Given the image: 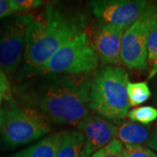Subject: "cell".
I'll return each mask as SVG.
<instances>
[{"label":"cell","instance_id":"obj_1","mask_svg":"<svg viewBox=\"0 0 157 157\" xmlns=\"http://www.w3.org/2000/svg\"><path fill=\"white\" fill-rule=\"evenodd\" d=\"M92 78L88 75H35L15 88L23 106L35 109L51 122L78 126L89 115V92Z\"/></svg>","mask_w":157,"mask_h":157},{"label":"cell","instance_id":"obj_2","mask_svg":"<svg viewBox=\"0 0 157 157\" xmlns=\"http://www.w3.org/2000/svg\"><path fill=\"white\" fill-rule=\"evenodd\" d=\"M86 12L59 2L45 5L43 13L29 24L25 46V72L33 76L57 51L79 34L87 32Z\"/></svg>","mask_w":157,"mask_h":157},{"label":"cell","instance_id":"obj_3","mask_svg":"<svg viewBox=\"0 0 157 157\" xmlns=\"http://www.w3.org/2000/svg\"><path fill=\"white\" fill-rule=\"evenodd\" d=\"M128 74L120 66H104L91 80L89 108L109 121L122 120L129 112Z\"/></svg>","mask_w":157,"mask_h":157},{"label":"cell","instance_id":"obj_4","mask_svg":"<svg viewBox=\"0 0 157 157\" xmlns=\"http://www.w3.org/2000/svg\"><path fill=\"white\" fill-rule=\"evenodd\" d=\"M51 123L39 111L10 102L0 109V138L11 148L26 145L48 135Z\"/></svg>","mask_w":157,"mask_h":157},{"label":"cell","instance_id":"obj_5","mask_svg":"<svg viewBox=\"0 0 157 157\" xmlns=\"http://www.w3.org/2000/svg\"><path fill=\"white\" fill-rule=\"evenodd\" d=\"M100 59L89 33L85 32L60 47L48 61L39 67L35 75H88L95 71Z\"/></svg>","mask_w":157,"mask_h":157},{"label":"cell","instance_id":"obj_6","mask_svg":"<svg viewBox=\"0 0 157 157\" xmlns=\"http://www.w3.org/2000/svg\"><path fill=\"white\" fill-rule=\"evenodd\" d=\"M33 17L30 13L14 14L0 25V70L6 74L15 73L21 63L26 31Z\"/></svg>","mask_w":157,"mask_h":157},{"label":"cell","instance_id":"obj_7","mask_svg":"<svg viewBox=\"0 0 157 157\" xmlns=\"http://www.w3.org/2000/svg\"><path fill=\"white\" fill-rule=\"evenodd\" d=\"M156 11V4H148L143 13L124 33L121 60L131 70L143 71L147 68V42Z\"/></svg>","mask_w":157,"mask_h":157},{"label":"cell","instance_id":"obj_8","mask_svg":"<svg viewBox=\"0 0 157 157\" xmlns=\"http://www.w3.org/2000/svg\"><path fill=\"white\" fill-rule=\"evenodd\" d=\"M98 22L128 28L145 11V0H95L88 4Z\"/></svg>","mask_w":157,"mask_h":157},{"label":"cell","instance_id":"obj_9","mask_svg":"<svg viewBox=\"0 0 157 157\" xmlns=\"http://www.w3.org/2000/svg\"><path fill=\"white\" fill-rule=\"evenodd\" d=\"M85 138L82 154L89 155L107 146L116 138L117 127L109 120L100 115H88L77 126Z\"/></svg>","mask_w":157,"mask_h":157},{"label":"cell","instance_id":"obj_10","mask_svg":"<svg viewBox=\"0 0 157 157\" xmlns=\"http://www.w3.org/2000/svg\"><path fill=\"white\" fill-rule=\"evenodd\" d=\"M127 27L99 23L93 36L100 61L104 66H120L121 42Z\"/></svg>","mask_w":157,"mask_h":157},{"label":"cell","instance_id":"obj_11","mask_svg":"<svg viewBox=\"0 0 157 157\" xmlns=\"http://www.w3.org/2000/svg\"><path fill=\"white\" fill-rule=\"evenodd\" d=\"M62 135L63 132L52 133L27 148L7 157H56Z\"/></svg>","mask_w":157,"mask_h":157},{"label":"cell","instance_id":"obj_12","mask_svg":"<svg viewBox=\"0 0 157 157\" xmlns=\"http://www.w3.org/2000/svg\"><path fill=\"white\" fill-rule=\"evenodd\" d=\"M116 127V138L124 145H141L149 139V129L145 125L123 121Z\"/></svg>","mask_w":157,"mask_h":157},{"label":"cell","instance_id":"obj_13","mask_svg":"<svg viewBox=\"0 0 157 157\" xmlns=\"http://www.w3.org/2000/svg\"><path fill=\"white\" fill-rule=\"evenodd\" d=\"M84 144V136L78 130L65 131L56 157H80Z\"/></svg>","mask_w":157,"mask_h":157},{"label":"cell","instance_id":"obj_14","mask_svg":"<svg viewBox=\"0 0 157 157\" xmlns=\"http://www.w3.org/2000/svg\"><path fill=\"white\" fill-rule=\"evenodd\" d=\"M147 64L149 67L147 79L154 78L157 75V24L156 16L149 29L147 42Z\"/></svg>","mask_w":157,"mask_h":157},{"label":"cell","instance_id":"obj_15","mask_svg":"<svg viewBox=\"0 0 157 157\" xmlns=\"http://www.w3.org/2000/svg\"><path fill=\"white\" fill-rule=\"evenodd\" d=\"M130 107H135L146 102L152 95L149 86L146 81L129 82L127 86Z\"/></svg>","mask_w":157,"mask_h":157},{"label":"cell","instance_id":"obj_16","mask_svg":"<svg viewBox=\"0 0 157 157\" xmlns=\"http://www.w3.org/2000/svg\"><path fill=\"white\" fill-rule=\"evenodd\" d=\"M129 120L142 125H147L157 119V108L150 106L139 107L129 111L128 115Z\"/></svg>","mask_w":157,"mask_h":157},{"label":"cell","instance_id":"obj_17","mask_svg":"<svg viewBox=\"0 0 157 157\" xmlns=\"http://www.w3.org/2000/svg\"><path fill=\"white\" fill-rule=\"evenodd\" d=\"M91 157H127L124 144L117 138L92 155Z\"/></svg>","mask_w":157,"mask_h":157},{"label":"cell","instance_id":"obj_18","mask_svg":"<svg viewBox=\"0 0 157 157\" xmlns=\"http://www.w3.org/2000/svg\"><path fill=\"white\" fill-rule=\"evenodd\" d=\"M13 10L17 14L22 12H28L35 10L44 5V1L40 0H10Z\"/></svg>","mask_w":157,"mask_h":157},{"label":"cell","instance_id":"obj_19","mask_svg":"<svg viewBox=\"0 0 157 157\" xmlns=\"http://www.w3.org/2000/svg\"><path fill=\"white\" fill-rule=\"evenodd\" d=\"M127 157H157L156 154L142 145H124Z\"/></svg>","mask_w":157,"mask_h":157},{"label":"cell","instance_id":"obj_20","mask_svg":"<svg viewBox=\"0 0 157 157\" xmlns=\"http://www.w3.org/2000/svg\"><path fill=\"white\" fill-rule=\"evenodd\" d=\"M0 94L6 101L11 102L12 94H11V84L6 73L1 70H0Z\"/></svg>","mask_w":157,"mask_h":157},{"label":"cell","instance_id":"obj_21","mask_svg":"<svg viewBox=\"0 0 157 157\" xmlns=\"http://www.w3.org/2000/svg\"><path fill=\"white\" fill-rule=\"evenodd\" d=\"M17 14L11 6L10 0H0V18Z\"/></svg>","mask_w":157,"mask_h":157},{"label":"cell","instance_id":"obj_22","mask_svg":"<svg viewBox=\"0 0 157 157\" xmlns=\"http://www.w3.org/2000/svg\"><path fill=\"white\" fill-rule=\"evenodd\" d=\"M147 145L157 152V124L149 136V139L147 140Z\"/></svg>","mask_w":157,"mask_h":157},{"label":"cell","instance_id":"obj_23","mask_svg":"<svg viewBox=\"0 0 157 157\" xmlns=\"http://www.w3.org/2000/svg\"><path fill=\"white\" fill-rule=\"evenodd\" d=\"M153 90H154V102L157 105V77L155 79V81H154Z\"/></svg>","mask_w":157,"mask_h":157},{"label":"cell","instance_id":"obj_24","mask_svg":"<svg viewBox=\"0 0 157 157\" xmlns=\"http://www.w3.org/2000/svg\"><path fill=\"white\" fill-rule=\"evenodd\" d=\"M80 157H89V155H85V154H82Z\"/></svg>","mask_w":157,"mask_h":157},{"label":"cell","instance_id":"obj_25","mask_svg":"<svg viewBox=\"0 0 157 157\" xmlns=\"http://www.w3.org/2000/svg\"><path fill=\"white\" fill-rule=\"evenodd\" d=\"M2 98H3V96H2V94H0V103H1V100H2Z\"/></svg>","mask_w":157,"mask_h":157},{"label":"cell","instance_id":"obj_26","mask_svg":"<svg viewBox=\"0 0 157 157\" xmlns=\"http://www.w3.org/2000/svg\"><path fill=\"white\" fill-rule=\"evenodd\" d=\"M156 24H157V11H156Z\"/></svg>","mask_w":157,"mask_h":157}]
</instances>
